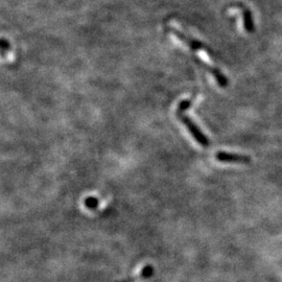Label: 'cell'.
Listing matches in <instances>:
<instances>
[{
    "label": "cell",
    "instance_id": "obj_1",
    "mask_svg": "<svg viewBox=\"0 0 282 282\" xmlns=\"http://www.w3.org/2000/svg\"><path fill=\"white\" fill-rule=\"evenodd\" d=\"M194 99H195V95H192L189 98L183 99L180 102V104H179V106H178V109L176 111V115H177L178 119L180 120L186 126L187 131L189 132V134L192 137H194V139L197 141V143L199 145H201L202 147H204V148H207L210 145V141L208 140L206 135H205L200 130V127L185 114L186 110L189 109L190 106L192 105V101H194Z\"/></svg>",
    "mask_w": 282,
    "mask_h": 282
},
{
    "label": "cell",
    "instance_id": "obj_2",
    "mask_svg": "<svg viewBox=\"0 0 282 282\" xmlns=\"http://www.w3.org/2000/svg\"><path fill=\"white\" fill-rule=\"evenodd\" d=\"M215 159L223 163H241L249 164L252 159L247 155H240V154H233L227 152H217L215 154Z\"/></svg>",
    "mask_w": 282,
    "mask_h": 282
},
{
    "label": "cell",
    "instance_id": "obj_3",
    "mask_svg": "<svg viewBox=\"0 0 282 282\" xmlns=\"http://www.w3.org/2000/svg\"><path fill=\"white\" fill-rule=\"evenodd\" d=\"M170 32L174 36H176L179 40H181L182 42H184L191 50L195 51V50H200V49H206L207 51H209V48H207L204 44H202L201 42H199V41H197L195 39H192V38L187 37L186 35L182 34L181 32H179L176 29H170Z\"/></svg>",
    "mask_w": 282,
    "mask_h": 282
},
{
    "label": "cell",
    "instance_id": "obj_4",
    "mask_svg": "<svg viewBox=\"0 0 282 282\" xmlns=\"http://www.w3.org/2000/svg\"><path fill=\"white\" fill-rule=\"evenodd\" d=\"M198 63H199V65H200L201 67L205 68L208 72H210V73L214 76L215 81L217 82V84H219L222 88H225V87L228 86V79L221 72L220 69H217V68H215V67H211V66L207 65V64H205V63L202 62V61H198Z\"/></svg>",
    "mask_w": 282,
    "mask_h": 282
},
{
    "label": "cell",
    "instance_id": "obj_5",
    "mask_svg": "<svg viewBox=\"0 0 282 282\" xmlns=\"http://www.w3.org/2000/svg\"><path fill=\"white\" fill-rule=\"evenodd\" d=\"M154 275V267L152 265H146L143 270H141L140 274L136 277H131L126 280H122L120 282H137L140 280H145L148 278H151Z\"/></svg>",
    "mask_w": 282,
    "mask_h": 282
},
{
    "label": "cell",
    "instance_id": "obj_6",
    "mask_svg": "<svg viewBox=\"0 0 282 282\" xmlns=\"http://www.w3.org/2000/svg\"><path fill=\"white\" fill-rule=\"evenodd\" d=\"M240 7V6H239ZM243 11V19H245V28L248 32H253V21H252V15L249 12V10L245 9L243 7H240Z\"/></svg>",
    "mask_w": 282,
    "mask_h": 282
},
{
    "label": "cell",
    "instance_id": "obj_7",
    "mask_svg": "<svg viewBox=\"0 0 282 282\" xmlns=\"http://www.w3.org/2000/svg\"><path fill=\"white\" fill-rule=\"evenodd\" d=\"M84 203H85V206H86L88 209L95 210V209H97V207H98L99 201H98V199L95 198V197H88V198L85 199Z\"/></svg>",
    "mask_w": 282,
    "mask_h": 282
},
{
    "label": "cell",
    "instance_id": "obj_8",
    "mask_svg": "<svg viewBox=\"0 0 282 282\" xmlns=\"http://www.w3.org/2000/svg\"><path fill=\"white\" fill-rule=\"evenodd\" d=\"M2 48H3V55L5 56L6 54V49H10V43H8V41L6 39H3L2 41Z\"/></svg>",
    "mask_w": 282,
    "mask_h": 282
}]
</instances>
